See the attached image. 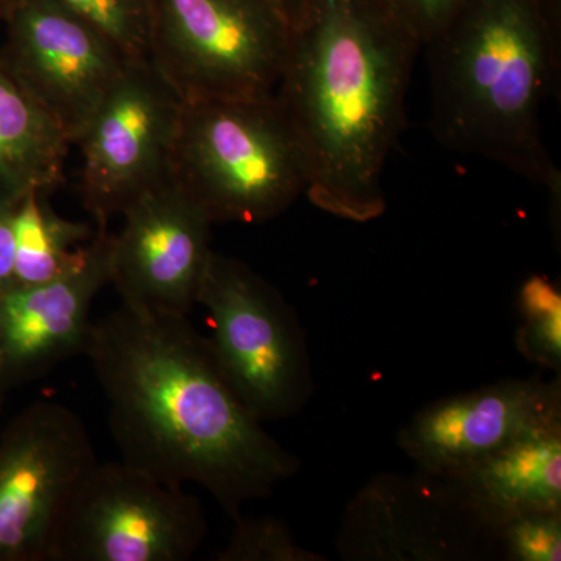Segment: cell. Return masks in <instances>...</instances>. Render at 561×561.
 Here are the masks:
<instances>
[{"label":"cell","instance_id":"ba28073f","mask_svg":"<svg viewBox=\"0 0 561 561\" xmlns=\"http://www.w3.org/2000/svg\"><path fill=\"white\" fill-rule=\"evenodd\" d=\"M83 421L65 404L39 401L0 438V561H50L73 494L98 463Z\"/></svg>","mask_w":561,"mask_h":561},{"label":"cell","instance_id":"4fadbf2b","mask_svg":"<svg viewBox=\"0 0 561 561\" xmlns=\"http://www.w3.org/2000/svg\"><path fill=\"white\" fill-rule=\"evenodd\" d=\"M561 424L560 376L505 379L424 408L398 435L420 471L446 478L524 435Z\"/></svg>","mask_w":561,"mask_h":561},{"label":"cell","instance_id":"2e32d148","mask_svg":"<svg viewBox=\"0 0 561 561\" xmlns=\"http://www.w3.org/2000/svg\"><path fill=\"white\" fill-rule=\"evenodd\" d=\"M72 144L31 95L0 68V206L62 181Z\"/></svg>","mask_w":561,"mask_h":561},{"label":"cell","instance_id":"e0dca14e","mask_svg":"<svg viewBox=\"0 0 561 561\" xmlns=\"http://www.w3.org/2000/svg\"><path fill=\"white\" fill-rule=\"evenodd\" d=\"M16 286L46 283L84 260L95 236L90 225L55 213L44 192L22 198L13 214Z\"/></svg>","mask_w":561,"mask_h":561},{"label":"cell","instance_id":"3957f363","mask_svg":"<svg viewBox=\"0 0 561 561\" xmlns=\"http://www.w3.org/2000/svg\"><path fill=\"white\" fill-rule=\"evenodd\" d=\"M424 49L438 142L497 162L560 202V171L542 138V105L560 69V0H467Z\"/></svg>","mask_w":561,"mask_h":561},{"label":"cell","instance_id":"5bb4252c","mask_svg":"<svg viewBox=\"0 0 561 561\" xmlns=\"http://www.w3.org/2000/svg\"><path fill=\"white\" fill-rule=\"evenodd\" d=\"M111 284V234L98 228L87 256L72 271L0 295V348L5 373L41 375L83 354L92 327L91 309Z\"/></svg>","mask_w":561,"mask_h":561},{"label":"cell","instance_id":"7c38bea8","mask_svg":"<svg viewBox=\"0 0 561 561\" xmlns=\"http://www.w3.org/2000/svg\"><path fill=\"white\" fill-rule=\"evenodd\" d=\"M111 234V284L121 301L190 316L213 249V221L171 180L144 194Z\"/></svg>","mask_w":561,"mask_h":561},{"label":"cell","instance_id":"52a82bcc","mask_svg":"<svg viewBox=\"0 0 561 561\" xmlns=\"http://www.w3.org/2000/svg\"><path fill=\"white\" fill-rule=\"evenodd\" d=\"M208 534L197 497L127 461L91 468L62 516L50 561H186Z\"/></svg>","mask_w":561,"mask_h":561},{"label":"cell","instance_id":"7402d4cb","mask_svg":"<svg viewBox=\"0 0 561 561\" xmlns=\"http://www.w3.org/2000/svg\"><path fill=\"white\" fill-rule=\"evenodd\" d=\"M465 2L467 0H389L423 49L445 31Z\"/></svg>","mask_w":561,"mask_h":561},{"label":"cell","instance_id":"5b68a950","mask_svg":"<svg viewBox=\"0 0 561 561\" xmlns=\"http://www.w3.org/2000/svg\"><path fill=\"white\" fill-rule=\"evenodd\" d=\"M290 38L278 0H149V62L183 103L275 94Z\"/></svg>","mask_w":561,"mask_h":561},{"label":"cell","instance_id":"30bf717a","mask_svg":"<svg viewBox=\"0 0 561 561\" xmlns=\"http://www.w3.org/2000/svg\"><path fill=\"white\" fill-rule=\"evenodd\" d=\"M0 68L77 144L130 58L57 0H10Z\"/></svg>","mask_w":561,"mask_h":561},{"label":"cell","instance_id":"8992f818","mask_svg":"<svg viewBox=\"0 0 561 561\" xmlns=\"http://www.w3.org/2000/svg\"><path fill=\"white\" fill-rule=\"evenodd\" d=\"M197 305L209 313L214 354L261 423L300 412L313 390L305 334L280 291L245 262L213 251Z\"/></svg>","mask_w":561,"mask_h":561},{"label":"cell","instance_id":"7a4b0ae2","mask_svg":"<svg viewBox=\"0 0 561 561\" xmlns=\"http://www.w3.org/2000/svg\"><path fill=\"white\" fill-rule=\"evenodd\" d=\"M421 49L389 0H312L291 28L275 98L317 208L354 224L386 213L383 173Z\"/></svg>","mask_w":561,"mask_h":561},{"label":"cell","instance_id":"6da1fadb","mask_svg":"<svg viewBox=\"0 0 561 561\" xmlns=\"http://www.w3.org/2000/svg\"><path fill=\"white\" fill-rule=\"evenodd\" d=\"M83 354L122 460L169 485L201 486L232 522L300 470L243 404L190 316L121 302L92 321Z\"/></svg>","mask_w":561,"mask_h":561},{"label":"cell","instance_id":"d6986e66","mask_svg":"<svg viewBox=\"0 0 561 561\" xmlns=\"http://www.w3.org/2000/svg\"><path fill=\"white\" fill-rule=\"evenodd\" d=\"M133 61L149 60V0H57Z\"/></svg>","mask_w":561,"mask_h":561},{"label":"cell","instance_id":"ac0fdd59","mask_svg":"<svg viewBox=\"0 0 561 561\" xmlns=\"http://www.w3.org/2000/svg\"><path fill=\"white\" fill-rule=\"evenodd\" d=\"M518 311L522 324L516 348L538 367L560 373L561 291L546 275H531L519 287Z\"/></svg>","mask_w":561,"mask_h":561},{"label":"cell","instance_id":"d4e9b609","mask_svg":"<svg viewBox=\"0 0 561 561\" xmlns=\"http://www.w3.org/2000/svg\"><path fill=\"white\" fill-rule=\"evenodd\" d=\"M5 376V359H3L2 348H0V409H2V381Z\"/></svg>","mask_w":561,"mask_h":561},{"label":"cell","instance_id":"44dd1931","mask_svg":"<svg viewBox=\"0 0 561 561\" xmlns=\"http://www.w3.org/2000/svg\"><path fill=\"white\" fill-rule=\"evenodd\" d=\"M494 549L508 561H560L561 512H531L493 530Z\"/></svg>","mask_w":561,"mask_h":561},{"label":"cell","instance_id":"484cf974","mask_svg":"<svg viewBox=\"0 0 561 561\" xmlns=\"http://www.w3.org/2000/svg\"><path fill=\"white\" fill-rule=\"evenodd\" d=\"M10 0H0V20L5 18L7 10H9Z\"/></svg>","mask_w":561,"mask_h":561},{"label":"cell","instance_id":"9a60e30c","mask_svg":"<svg viewBox=\"0 0 561 561\" xmlns=\"http://www.w3.org/2000/svg\"><path fill=\"white\" fill-rule=\"evenodd\" d=\"M442 479L491 535L526 513L561 512V424L524 435Z\"/></svg>","mask_w":561,"mask_h":561},{"label":"cell","instance_id":"277c9868","mask_svg":"<svg viewBox=\"0 0 561 561\" xmlns=\"http://www.w3.org/2000/svg\"><path fill=\"white\" fill-rule=\"evenodd\" d=\"M169 180L213 224H264L308 190L275 94L183 103Z\"/></svg>","mask_w":561,"mask_h":561},{"label":"cell","instance_id":"9c48e42d","mask_svg":"<svg viewBox=\"0 0 561 561\" xmlns=\"http://www.w3.org/2000/svg\"><path fill=\"white\" fill-rule=\"evenodd\" d=\"M183 101L149 60L130 61L77 146L81 197L98 228L169 180Z\"/></svg>","mask_w":561,"mask_h":561},{"label":"cell","instance_id":"cb8c5ba5","mask_svg":"<svg viewBox=\"0 0 561 561\" xmlns=\"http://www.w3.org/2000/svg\"><path fill=\"white\" fill-rule=\"evenodd\" d=\"M280 7L286 11L287 18H289L291 28L298 24L311 5L312 0H278Z\"/></svg>","mask_w":561,"mask_h":561},{"label":"cell","instance_id":"8fae6325","mask_svg":"<svg viewBox=\"0 0 561 561\" xmlns=\"http://www.w3.org/2000/svg\"><path fill=\"white\" fill-rule=\"evenodd\" d=\"M348 561H476L494 556L493 535L445 479L383 472L346 505L335 542Z\"/></svg>","mask_w":561,"mask_h":561},{"label":"cell","instance_id":"603a6c76","mask_svg":"<svg viewBox=\"0 0 561 561\" xmlns=\"http://www.w3.org/2000/svg\"><path fill=\"white\" fill-rule=\"evenodd\" d=\"M13 214L14 208L0 206V295L16 286V275H14L16 241H14Z\"/></svg>","mask_w":561,"mask_h":561},{"label":"cell","instance_id":"ffe728a7","mask_svg":"<svg viewBox=\"0 0 561 561\" xmlns=\"http://www.w3.org/2000/svg\"><path fill=\"white\" fill-rule=\"evenodd\" d=\"M234 529L217 561H328L302 548L286 523L278 518L236 519Z\"/></svg>","mask_w":561,"mask_h":561}]
</instances>
